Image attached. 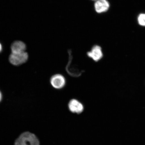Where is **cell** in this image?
Masks as SVG:
<instances>
[{"label":"cell","mask_w":145,"mask_h":145,"mask_svg":"<svg viewBox=\"0 0 145 145\" xmlns=\"http://www.w3.org/2000/svg\"><path fill=\"white\" fill-rule=\"evenodd\" d=\"M14 145H40L39 141L34 134L24 132L16 139Z\"/></svg>","instance_id":"6da1fadb"},{"label":"cell","mask_w":145,"mask_h":145,"mask_svg":"<svg viewBox=\"0 0 145 145\" xmlns=\"http://www.w3.org/2000/svg\"><path fill=\"white\" fill-rule=\"evenodd\" d=\"M28 58V54L25 52L20 53H12L9 57V60L12 64L19 66L26 62Z\"/></svg>","instance_id":"7a4b0ae2"},{"label":"cell","mask_w":145,"mask_h":145,"mask_svg":"<svg viewBox=\"0 0 145 145\" xmlns=\"http://www.w3.org/2000/svg\"><path fill=\"white\" fill-rule=\"evenodd\" d=\"M50 83L54 88L61 89L64 87L66 84L65 78L60 74H56L51 78Z\"/></svg>","instance_id":"3957f363"},{"label":"cell","mask_w":145,"mask_h":145,"mask_svg":"<svg viewBox=\"0 0 145 145\" xmlns=\"http://www.w3.org/2000/svg\"><path fill=\"white\" fill-rule=\"evenodd\" d=\"M87 55L94 61L98 62L102 59L103 57L102 48L99 45H95L90 51L88 52Z\"/></svg>","instance_id":"277c9868"},{"label":"cell","mask_w":145,"mask_h":145,"mask_svg":"<svg viewBox=\"0 0 145 145\" xmlns=\"http://www.w3.org/2000/svg\"><path fill=\"white\" fill-rule=\"evenodd\" d=\"M69 108L72 113H81L84 109V107L81 103L76 99H72L68 104Z\"/></svg>","instance_id":"5b68a950"},{"label":"cell","mask_w":145,"mask_h":145,"mask_svg":"<svg viewBox=\"0 0 145 145\" xmlns=\"http://www.w3.org/2000/svg\"><path fill=\"white\" fill-rule=\"evenodd\" d=\"M95 7L96 11L97 13H101L108 10L110 4L106 0H98L95 3Z\"/></svg>","instance_id":"8992f818"},{"label":"cell","mask_w":145,"mask_h":145,"mask_svg":"<svg viewBox=\"0 0 145 145\" xmlns=\"http://www.w3.org/2000/svg\"><path fill=\"white\" fill-rule=\"evenodd\" d=\"M12 53H20L25 52L26 45L23 42L20 41H14L11 46Z\"/></svg>","instance_id":"52a82bcc"},{"label":"cell","mask_w":145,"mask_h":145,"mask_svg":"<svg viewBox=\"0 0 145 145\" xmlns=\"http://www.w3.org/2000/svg\"><path fill=\"white\" fill-rule=\"evenodd\" d=\"M138 22L140 26H145V14H139L138 17Z\"/></svg>","instance_id":"ba28073f"},{"label":"cell","mask_w":145,"mask_h":145,"mask_svg":"<svg viewBox=\"0 0 145 145\" xmlns=\"http://www.w3.org/2000/svg\"><path fill=\"white\" fill-rule=\"evenodd\" d=\"M2 99V95L1 91H0V102L1 101Z\"/></svg>","instance_id":"9c48e42d"},{"label":"cell","mask_w":145,"mask_h":145,"mask_svg":"<svg viewBox=\"0 0 145 145\" xmlns=\"http://www.w3.org/2000/svg\"><path fill=\"white\" fill-rule=\"evenodd\" d=\"M2 50V46L1 43H0V52H1Z\"/></svg>","instance_id":"30bf717a"}]
</instances>
